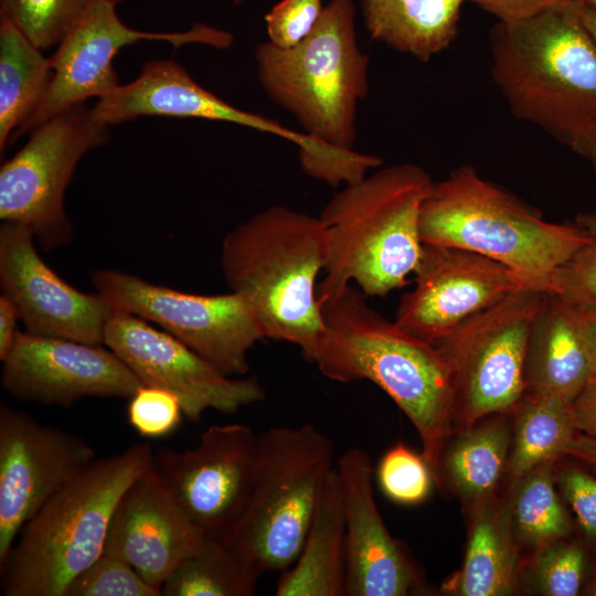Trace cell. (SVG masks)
<instances>
[{"label":"cell","mask_w":596,"mask_h":596,"mask_svg":"<svg viewBox=\"0 0 596 596\" xmlns=\"http://www.w3.org/2000/svg\"><path fill=\"white\" fill-rule=\"evenodd\" d=\"M552 468L553 462L544 464L517 480L509 505L519 538L539 550L571 532L570 517L556 493Z\"/></svg>","instance_id":"f546056e"},{"label":"cell","mask_w":596,"mask_h":596,"mask_svg":"<svg viewBox=\"0 0 596 596\" xmlns=\"http://www.w3.org/2000/svg\"><path fill=\"white\" fill-rule=\"evenodd\" d=\"M434 182L423 168L400 163L347 184L330 199L319 215L329 254L318 300L353 281L366 297H384L408 284L423 249L421 210Z\"/></svg>","instance_id":"277c9868"},{"label":"cell","mask_w":596,"mask_h":596,"mask_svg":"<svg viewBox=\"0 0 596 596\" xmlns=\"http://www.w3.org/2000/svg\"><path fill=\"white\" fill-rule=\"evenodd\" d=\"M345 526V595L405 596L419 589V576L392 538L373 493L369 454L353 447L337 459Z\"/></svg>","instance_id":"ffe728a7"},{"label":"cell","mask_w":596,"mask_h":596,"mask_svg":"<svg viewBox=\"0 0 596 596\" xmlns=\"http://www.w3.org/2000/svg\"><path fill=\"white\" fill-rule=\"evenodd\" d=\"M375 476L383 493L400 504L424 501L435 480L423 455L414 453L404 444H396L384 453Z\"/></svg>","instance_id":"1f68e13d"},{"label":"cell","mask_w":596,"mask_h":596,"mask_svg":"<svg viewBox=\"0 0 596 596\" xmlns=\"http://www.w3.org/2000/svg\"><path fill=\"white\" fill-rule=\"evenodd\" d=\"M336 465L332 440L313 425L273 427L259 434L249 500L223 540L260 575L285 571L298 557Z\"/></svg>","instance_id":"ba28073f"},{"label":"cell","mask_w":596,"mask_h":596,"mask_svg":"<svg viewBox=\"0 0 596 596\" xmlns=\"http://www.w3.org/2000/svg\"><path fill=\"white\" fill-rule=\"evenodd\" d=\"M104 344L20 332L1 384L17 400L67 407L85 397L129 400L142 386Z\"/></svg>","instance_id":"ac0fdd59"},{"label":"cell","mask_w":596,"mask_h":596,"mask_svg":"<svg viewBox=\"0 0 596 596\" xmlns=\"http://www.w3.org/2000/svg\"><path fill=\"white\" fill-rule=\"evenodd\" d=\"M581 14L584 24L596 40V11L581 3Z\"/></svg>","instance_id":"f6af8a7d"},{"label":"cell","mask_w":596,"mask_h":596,"mask_svg":"<svg viewBox=\"0 0 596 596\" xmlns=\"http://www.w3.org/2000/svg\"><path fill=\"white\" fill-rule=\"evenodd\" d=\"M109 127L97 123L85 103L45 121L0 169V217L28 226L45 249L65 245L72 224L64 194L79 159L109 140Z\"/></svg>","instance_id":"8fae6325"},{"label":"cell","mask_w":596,"mask_h":596,"mask_svg":"<svg viewBox=\"0 0 596 596\" xmlns=\"http://www.w3.org/2000/svg\"><path fill=\"white\" fill-rule=\"evenodd\" d=\"M353 0H330L312 32L281 49L257 45L258 78L267 95L292 114L308 137L353 150L358 102L368 93L369 57L355 40Z\"/></svg>","instance_id":"52a82bcc"},{"label":"cell","mask_w":596,"mask_h":596,"mask_svg":"<svg viewBox=\"0 0 596 596\" xmlns=\"http://www.w3.org/2000/svg\"><path fill=\"white\" fill-rule=\"evenodd\" d=\"M509 510L493 497L473 505L461 570L449 584L461 596H502L512 593L517 549Z\"/></svg>","instance_id":"d4e9b609"},{"label":"cell","mask_w":596,"mask_h":596,"mask_svg":"<svg viewBox=\"0 0 596 596\" xmlns=\"http://www.w3.org/2000/svg\"><path fill=\"white\" fill-rule=\"evenodd\" d=\"M94 0H0V17L41 50L58 44Z\"/></svg>","instance_id":"4dcf8cb0"},{"label":"cell","mask_w":596,"mask_h":596,"mask_svg":"<svg viewBox=\"0 0 596 596\" xmlns=\"http://www.w3.org/2000/svg\"><path fill=\"white\" fill-rule=\"evenodd\" d=\"M593 374L575 309L549 294L530 331L525 393L547 395L571 404Z\"/></svg>","instance_id":"7402d4cb"},{"label":"cell","mask_w":596,"mask_h":596,"mask_svg":"<svg viewBox=\"0 0 596 596\" xmlns=\"http://www.w3.org/2000/svg\"><path fill=\"white\" fill-rule=\"evenodd\" d=\"M575 223L589 240L555 272L550 294L575 308L596 307V223L587 213L578 214Z\"/></svg>","instance_id":"d6a6232c"},{"label":"cell","mask_w":596,"mask_h":596,"mask_svg":"<svg viewBox=\"0 0 596 596\" xmlns=\"http://www.w3.org/2000/svg\"><path fill=\"white\" fill-rule=\"evenodd\" d=\"M365 297L350 284L319 299L327 331L311 362L332 381L382 389L417 430L434 473L455 418L449 368L436 345L384 318Z\"/></svg>","instance_id":"6da1fadb"},{"label":"cell","mask_w":596,"mask_h":596,"mask_svg":"<svg viewBox=\"0 0 596 596\" xmlns=\"http://www.w3.org/2000/svg\"><path fill=\"white\" fill-rule=\"evenodd\" d=\"M115 3L94 0L50 56L53 77L34 115L14 134L12 140L31 132L45 121L91 97H104L119 84L113 60L117 52L141 40L166 41L178 47L203 43L225 49L232 35L223 30L195 23L183 32H145L118 18Z\"/></svg>","instance_id":"4fadbf2b"},{"label":"cell","mask_w":596,"mask_h":596,"mask_svg":"<svg viewBox=\"0 0 596 596\" xmlns=\"http://www.w3.org/2000/svg\"><path fill=\"white\" fill-rule=\"evenodd\" d=\"M565 455L581 459L596 470V437L578 432L567 446Z\"/></svg>","instance_id":"7bdbcfd3"},{"label":"cell","mask_w":596,"mask_h":596,"mask_svg":"<svg viewBox=\"0 0 596 596\" xmlns=\"http://www.w3.org/2000/svg\"><path fill=\"white\" fill-rule=\"evenodd\" d=\"M419 233L423 244L475 252L547 292L555 272L589 240L576 223L546 221L469 164L434 182L422 205Z\"/></svg>","instance_id":"8992f818"},{"label":"cell","mask_w":596,"mask_h":596,"mask_svg":"<svg viewBox=\"0 0 596 596\" xmlns=\"http://www.w3.org/2000/svg\"><path fill=\"white\" fill-rule=\"evenodd\" d=\"M258 571L221 538L205 535L201 546L164 582L162 596H252Z\"/></svg>","instance_id":"f1b7e54d"},{"label":"cell","mask_w":596,"mask_h":596,"mask_svg":"<svg viewBox=\"0 0 596 596\" xmlns=\"http://www.w3.org/2000/svg\"><path fill=\"white\" fill-rule=\"evenodd\" d=\"M92 109L94 119L111 126L140 116H172L221 120L268 132L295 143L300 153L310 152L316 141L257 114L238 109L200 86L172 60L146 63L139 76L114 91Z\"/></svg>","instance_id":"44dd1931"},{"label":"cell","mask_w":596,"mask_h":596,"mask_svg":"<svg viewBox=\"0 0 596 596\" xmlns=\"http://www.w3.org/2000/svg\"><path fill=\"white\" fill-rule=\"evenodd\" d=\"M92 283L117 311L158 324L230 376L247 373L248 353L265 332L237 292L191 294L116 269L92 273Z\"/></svg>","instance_id":"30bf717a"},{"label":"cell","mask_w":596,"mask_h":596,"mask_svg":"<svg viewBox=\"0 0 596 596\" xmlns=\"http://www.w3.org/2000/svg\"><path fill=\"white\" fill-rule=\"evenodd\" d=\"M509 440L501 422L465 432L440 453L435 480L445 481L472 507L493 497L508 464Z\"/></svg>","instance_id":"4316f807"},{"label":"cell","mask_w":596,"mask_h":596,"mask_svg":"<svg viewBox=\"0 0 596 596\" xmlns=\"http://www.w3.org/2000/svg\"><path fill=\"white\" fill-rule=\"evenodd\" d=\"M578 327L588 351L593 372L596 373V307L575 308Z\"/></svg>","instance_id":"b9f144b4"},{"label":"cell","mask_w":596,"mask_h":596,"mask_svg":"<svg viewBox=\"0 0 596 596\" xmlns=\"http://www.w3.org/2000/svg\"><path fill=\"white\" fill-rule=\"evenodd\" d=\"M328 254L322 220L283 205L234 227L221 248L225 283L249 305L265 337L298 345L309 361L327 331L317 277Z\"/></svg>","instance_id":"7a4b0ae2"},{"label":"cell","mask_w":596,"mask_h":596,"mask_svg":"<svg viewBox=\"0 0 596 596\" xmlns=\"http://www.w3.org/2000/svg\"><path fill=\"white\" fill-rule=\"evenodd\" d=\"M275 594L345 595V526L337 468L324 485L298 557L283 571Z\"/></svg>","instance_id":"603a6c76"},{"label":"cell","mask_w":596,"mask_h":596,"mask_svg":"<svg viewBox=\"0 0 596 596\" xmlns=\"http://www.w3.org/2000/svg\"><path fill=\"white\" fill-rule=\"evenodd\" d=\"M204 538L152 465L118 500L104 554L128 563L161 592L164 582Z\"/></svg>","instance_id":"d6986e66"},{"label":"cell","mask_w":596,"mask_h":596,"mask_svg":"<svg viewBox=\"0 0 596 596\" xmlns=\"http://www.w3.org/2000/svg\"><path fill=\"white\" fill-rule=\"evenodd\" d=\"M491 74L512 113L568 145L596 123V40L565 0L491 30Z\"/></svg>","instance_id":"3957f363"},{"label":"cell","mask_w":596,"mask_h":596,"mask_svg":"<svg viewBox=\"0 0 596 596\" xmlns=\"http://www.w3.org/2000/svg\"><path fill=\"white\" fill-rule=\"evenodd\" d=\"M109 1H111L113 3L116 4V3H118V2L121 1V0H109Z\"/></svg>","instance_id":"681fc988"},{"label":"cell","mask_w":596,"mask_h":596,"mask_svg":"<svg viewBox=\"0 0 596 596\" xmlns=\"http://www.w3.org/2000/svg\"><path fill=\"white\" fill-rule=\"evenodd\" d=\"M323 8L321 0H281L265 15L269 42L281 49L299 44L316 28Z\"/></svg>","instance_id":"8d00e7d4"},{"label":"cell","mask_w":596,"mask_h":596,"mask_svg":"<svg viewBox=\"0 0 596 596\" xmlns=\"http://www.w3.org/2000/svg\"><path fill=\"white\" fill-rule=\"evenodd\" d=\"M514 411L513 448L507 465L512 481L565 455L578 433L570 404L556 397L524 393Z\"/></svg>","instance_id":"83f0119b"},{"label":"cell","mask_w":596,"mask_h":596,"mask_svg":"<svg viewBox=\"0 0 596 596\" xmlns=\"http://www.w3.org/2000/svg\"><path fill=\"white\" fill-rule=\"evenodd\" d=\"M34 242L28 226L1 224V291L15 305L26 332L104 344L106 326L117 310L99 292H82L62 279Z\"/></svg>","instance_id":"e0dca14e"},{"label":"cell","mask_w":596,"mask_h":596,"mask_svg":"<svg viewBox=\"0 0 596 596\" xmlns=\"http://www.w3.org/2000/svg\"><path fill=\"white\" fill-rule=\"evenodd\" d=\"M64 596H162L131 565L102 554L75 576Z\"/></svg>","instance_id":"836d02e7"},{"label":"cell","mask_w":596,"mask_h":596,"mask_svg":"<svg viewBox=\"0 0 596 596\" xmlns=\"http://www.w3.org/2000/svg\"><path fill=\"white\" fill-rule=\"evenodd\" d=\"M153 465L145 443L96 458L25 523L0 564L4 596H64L71 581L105 549L115 507Z\"/></svg>","instance_id":"5b68a950"},{"label":"cell","mask_w":596,"mask_h":596,"mask_svg":"<svg viewBox=\"0 0 596 596\" xmlns=\"http://www.w3.org/2000/svg\"><path fill=\"white\" fill-rule=\"evenodd\" d=\"M568 146L585 158L596 173V123L579 132Z\"/></svg>","instance_id":"ee69618b"},{"label":"cell","mask_w":596,"mask_h":596,"mask_svg":"<svg viewBox=\"0 0 596 596\" xmlns=\"http://www.w3.org/2000/svg\"><path fill=\"white\" fill-rule=\"evenodd\" d=\"M242 1H244V0H233V2H234L235 4H240Z\"/></svg>","instance_id":"c3c4849f"},{"label":"cell","mask_w":596,"mask_h":596,"mask_svg":"<svg viewBox=\"0 0 596 596\" xmlns=\"http://www.w3.org/2000/svg\"><path fill=\"white\" fill-rule=\"evenodd\" d=\"M586 555L577 542L562 540L541 547L532 563L536 588L547 596H575L581 590Z\"/></svg>","instance_id":"e575fe53"},{"label":"cell","mask_w":596,"mask_h":596,"mask_svg":"<svg viewBox=\"0 0 596 596\" xmlns=\"http://www.w3.org/2000/svg\"><path fill=\"white\" fill-rule=\"evenodd\" d=\"M10 21L0 20V151L34 115L50 87V57Z\"/></svg>","instance_id":"484cf974"},{"label":"cell","mask_w":596,"mask_h":596,"mask_svg":"<svg viewBox=\"0 0 596 596\" xmlns=\"http://www.w3.org/2000/svg\"><path fill=\"white\" fill-rule=\"evenodd\" d=\"M466 0H361L371 36L427 61L455 39Z\"/></svg>","instance_id":"cb8c5ba5"},{"label":"cell","mask_w":596,"mask_h":596,"mask_svg":"<svg viewBox=\"0 0 596 596\" xmlns=\"http://www.w3.org/2000/svg\"><path fill=\"white\" fill-rule=\"evenodd\" d=\"M589 594L590 595H596V576H595L593 583L590 584Z\"/></svg>","instance_id":"7dc6e473"},{"label":"cell","mask_w":596,"mask_h":596,"mask_svg":"<svg viewBox=\"0 0 596 596\" xmlns=\"http://www.w3.org/2000/svg\"><path fill=\"white\" fill-rule=\"evenodd\" d=\"M576 429L585 435L596 437V373L570 404Z\"/></svg>","instance_id":"ab89813d"},{"label":"cell","mask_w":596,"mask_h":596,"mask_svg":"<svg viewBox=\"0 0 596 596\" xmlns=\"http://www.w3.org/2000/svg\"><path fill=\"white\" fill-rule=\"evenodd\" d=\"M104 345L110 349L142 385L174 394L184 416L199 421L213 409L232 414L265 397L256 377H233L149 321L117 311L108 321Z\"/></svg>","instance_id":"9a60e30c"},{"label":"cell","mask_w":596,"mask_h":596,"mask_svg":"<svg viewBox=\"0 0 596 596\" xmlns=\"http://www.w3.org/2000/svg\"><path fill=\"white\" fill-rule=\"evenodd\" d=\"M577 1L596 11V0H577Z\"/></svg>","instance_id":"bcb514c9"},{"label":"cell","mask_w":596,"mask_h":596,"mask_svg":"<svg viewBox=\"0 0 596 596\" xmlns=\"http://www.w3.org/2000/svg\"><path fill=\"white\" fill-rule=\"evenodd\" d=\"M557 483L585 536L596 542V478L578 467L562 469Z\"/></svg>","instance_id":"74e56055"},{"label":"cell","mask_w":596,"mask_h":596,"mask_svg":"<svg viewBox=\"0 0 596 596\" xmlns=\"http://www.w3.org/2000/svg\"><path fill=\"white\" fill-rule=\"evenodd\" d=\"M258 451L259 434L248 425H212L190 449L153 453V466L194 524L224 539L249 500Z\"/></svg>","instance_id":"7c38bea8"},{"label":"cell","mask_w":596,"mask_h":596,"mask_svg":"<svg viewBox=\"0 0 596 596\" xmlns=\"http://www.w3.org/2000/svg\"><path fill=\"white\" fill-rule=\"evenodd\" d=\"M414 276V288L401 297L394 322L430 344L508 294L530 287L493 259L432 244H423Z\"/></svg>","instance_id":"2e32d148"},{"label":"cell","mask_w":596,"mask_h":596,"mask_svg":"<svg viewBox=\"0 0 596 596\" xmlns=\"http://www.w3.org/2000/svg\"><path fill=\"white\" fill-rule=\"evenodd\" d=\"M128 401L127 421L145 438L171 434L184 416L179 398L159 387L142 385Z\"/></svg>","instance_id":"d590c367"},{"label":"cell","mask_w":596,"mask_h":596,"mask_svg":"<svg viewBox=\"0 0 596 596\" xmlns=\"http://www.w3.org/2000/svg\"><path fill=\"white\" fill-rule=\"evenodd\" d=\"M19 311L15 305L3 294L0 296V360L3 362L13 349L18 331Z\"/></svg>","instance_id":"60d3db41"},{"label":"cell","mask_w":596,"mask_h":596,"mask_svg":"<svg viewBox=\"0 0 596 596\" xmlns=\"http://www.w3.org/2000/svg\"><path fill=\"white\" fill-rule=\"evenodd\" d=\"M549 294L532 287L512 291L434 344L450 371L455 418L467 427L514 409L522 398L531 327Z\"/></svg>","instance_id":"9c48e42d"},{"label":"cell","mask_w":596,"mask_h":596,"mask_svg":"<svg viewBox=\"0 0 596 596\" xmlns=\"http://www.w3.org/2000/svg\"><path fill=\"white\" fill-rule=\"evenodd\" d=\"M95 459L83 437L0 405V564L25 523Z\"/></svg>","instance_id":"5bb4252c"},{"label":"cell","mask_w":596,"mask_h":596,"mask_svg":"<svg viewBox=\"0 0 596 596\" xmlns=\"http://www.w3.org/2000/svg\"><path fill=\"white\" fill-rule=\"evenodd\" d=\"M494 15L498 21L510 22L535 15L565 0H469Z\"/></svg>","instance_id":"f35d334b"}]
</instances>
